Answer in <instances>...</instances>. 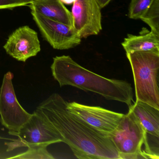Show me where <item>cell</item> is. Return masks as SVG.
I'll return each instance as SVG.
<instances>
[{
  "label": "cell",
  "mask_w": 159,
  "mask_h": 159,
  "mask_svg": "<svg viewBox=\"0 0 159 159\" xmlns=\"http://www.w3.org/2000/svg\"><path fill=\"white\" fill-rule=\"evenodd\" d=\"M71 13L73 28L81 39L98 35L102 30L101 9L97 0H76Z\"/></svg>",
  "instance_id": "ba28073f"
},
{
  "label": "cell",
  "mask_w": 159,
  "mask_h": 159,
  "mask_svg": "<svg viewBox=\"0 0 159 159\" xmlns=\"http://www.w3.org/2000/svg\"><path fill=\"white\" fill-rule=\"evenodd\" d=\"M108 135L119 152L120 159L147 158L142 150L146 133L133 112L128 111L117 127Z\"/></svg>",
  "instance_id": "277c9868"
},
{
  "label": "cell",
  "mask_w": 159,
  "mask_h": 159,
  "mask_svg": "<svg viewBox=\"0 0 159 159\" xmlns=\"http://www.w3.org/2000/svg\"><path fill=\"white\" fill-rule=\"evenodd\" d=\"M3 48L9 55L23 62L36 56L41 51L38 33L28 26L20 27L15 30Z\"/></svg>",
  "instance_id": "30bf717a"
},
{
  "label": "cell",
  "mask_w": 159,
  "mask_h": 159,
  "mask_svg": "<svg viewBox=\"0 0 159 159\" xmlns=\"http://www.w3.org/2000/svg\"><path fill=\"white\" fill-rule=\"evenodd\" d=\"M16 136L17 137L16 139L5 142L7 152L22 147H48L51 144L62 142L60 137L49 128L34 112L29 120L21 127Z\"/></svg>",
  "instance_id": "8992f818"
},
{
  "label": "cell",
  "mask_w": 159,
  "mask_h": 159,
  "mask_svg": "<svg viewBox=\"0 0 159 159\" xmlns=\"http://www.w3.org/2000/svg\"><path fill=\"white\" fill-rule=\"evenodd\" d=\"M139 19L150 27L151 31L159 35V0H153Z\"/></svg>",
  "instance_id": "5bb4252c"
},
{
  "label": "cell",
  "mask_w": 159,
  "mask_h": 159,
  "mask_svg": "<svg viewBox=\"0 0 159 159\" xmlns=\"http://www.w3.org/2000/svg\"><path fill=\"white\" fill-rule=\"evenodd\" d=\"M153 0H131L128 9V17L132 19H140Z\"/></svg>",
  "instance_id": "2e32d148"
},
{
  "label": "cell",
  "mask_w": 159,
  "mask_h": 159,
  "mask_svg": "<svg viewBox=\"0 0 159 159\" xmlns=\"http://www.w3.org/2000/svg\"><path fill=\"white\" fill-rule=\"evenodd\" d=\"M64 4H71L74 3L76 0H60Z\"/></svg>",
  "instance_id": "d6986e66"
},
{
  "label": "cell",
  "mask_w": 159,
  "mask_h": 159,
  "mask_svg": "<svg viewBox=\"0 0 159 159\" xmlns=\"http://www.w3.org/2000/svg\"><path fill=\"white\" fill-rule=\"evenodd\" d=\"M24 2H27L29 4L32 3V2H34L36 1L37 0H20Z\"/></svg>",
  "instance_id": "ffe728a7"
},
{
  "label": "cell",
  "mask_w": 159,
  "mask_h": 159,
  "mask_svg": "<svg viewBox=\"0 0 159 159\" xmlns=\"http://www.w3.org/2000/svg\"><path fill=\"white\" fill-rule=\"evenodd\" d=\"M129 111L136 117L147 134L159 137V110L136 100Z\"/></svg>",
  "instance_id": "7c38bea8"
},
{
  "label": "cell",
  "mask_w": 159,
  "mask_h": 159,
  "mask_svg": "<svg viewBox=\"0 0 159 159\" xmlns=\"http://www.w3.org/2000/svg\"><path fill=\"white\" fill-rule=\"evenodd\" d=\"M66 102L55 93L34 112L68 145L78 159H120L108 134L98 131L68 110Z\"/></svg>",
  "instance_id": "6da1fadb"
},
{
  "label": "cell",
  "mask_w": 159,
  "mask_h": 159,
  "mask_svg": "<svg viewBox=\"0 0 159 159\" xmlns=\"http://www.w3.org/2000/svg\"><path fill=\"white\" fill-rule=\"evenodd\" d=\"M68 110L103 133L110 134L117 127L124 114L104 108L66 102Z\"/></svg>",
  "instance_id": "9c48e42d"
},
{
  "label": "cell",
  "mask_w": 159,
  "mask_h": 159,
  "mask_svg": "<svg viewBox=\"0 0 159 159\" xmlns=\"http://www.w3.org/2000/svg\"><path fill=\"white\" fill-rule=\"evenodd\" d=\"M31 11L38 12L52 20L73 26V18L60 0H37L29 5Z\"/></svg>",
  "instance_id": "8fae6325"
},
{
  "label": "cell",
  "mask_w": 159,
  "mask_h": 159,
  "mask_svg": "<svg viewBox=\"0 0 159 159\" xmlns=\"http://www.w3.org/2000/svg\"><path fill=\"white\" fill-rule=\"evenodd\" d=\"M111 0H97L100 9H103L108 5Z\"/></svg>",
  "instance_id": "ac0fdd59"
},
{
  "label": "cell",
  "mask_w": 159,
  "mask_h": 159,
  "mask_svg": "<svg viewBox=\"0 0 159 159\" xmlns=\"http://www.w3.org/2000/svg\"><path fill=\"white\" fill-rule=\"evenodd\" d=\"M45 146H33L28 148L26 151L19 153L9 159H52L54 156L47 150Z\"/></svg>",
  "instance_id": "9a60e30c"
},
{
  "label": "cell",
  "mask_w": 159,
  "mask_h": 159,
  "mask_svg": "<svg viewBox=\"0 0 159 159\" xmlns=\"http://www.w3.org/2000/svg\"><path fill=\"white\" fill-rule=\"evenodd\" d=\"M126 54L134 76L136 100L159 110V51Z\"/></svg>",
  "instance_id": "3957f363"
},
{
  "label": "cell",
  "mask_w": 159,
  "mask_h": 159,
  "mask_svg": "<svg viewBox=\"0 0 159 159\" xmlns=\"http://www.w3.org/2000/svg\"><path fill=\"white\" fill-rule=\"evenodd\" d=\"M52 75L60 87L69 85L93 92L109 100L133 106V88L126 81L102 77L83 67L69 56L54 57L51 66Z\"/></svg>",
  "instance_id": "7a4b0ae2"
},
{
  "label": "cell",
  "mask_w": 159,
  "mask_h": 159,
  "mask_svg": "<svg viewBox=\"0 0 159 159\" xmlns=\"http://www.w3.org/2000/svg\"><path fill=\"white\" fill-rule=\"evenodd\" d=\"M33 20L44 39L54 49L68 50L79 45L81 38L73 26L52 20L31 11Z\"/></svg>",
  "instance_id": "52a82bcc"
},
{
  "label": "cell",
  "mask_w": 159,
  "mask_h": 159,
  "mask_svg": "<svg viewBox=\"0 0 159 159\" xmlns=\"http://www.w3.org/2000/svg\"><path fill=\"white\" fill-rule=\"evenodd\" d=\"M13 74L4 75L0 88V122L11 135L16 136L32 114L28 112L17 100L12 83Z\"/></svg>",
  "instance_id": "5b68a950"
},
{
  "label": "cell",
  "mask_w": 159,
  "mask_h": 159,
  "mask_svg": "<svg viewBox=\"0 0 159 159\" xmlns=\"http://www.w3.org/2000/svg\"><path fill=\"white\" fill-rule=\"evenodd\" d=\"M1 138V137H0V139Z\"/></svg>",
  "instance_id": "44dd1931"
},
{
  "label": "cell",
  "mask_w": 159,
  "mask_h": 159,
  "mask_svg": "<svg viewBox=\"0 0 159 159\" xmlns=\"http://www.w3.org/2000/svg\"><path fill=\"white\" fill-rule=\"evenodd\" d=\"M27 2L20 0H0V10L13 9L20 6H29Z\"/></svg>",
  "instance_id": "e0dca14e"
},
{
  "label": "cell",
  "mask_w": 159,
  "mask_h": 159,
  "mask_svg": "<svg viewBox=\"0 0 159 159\" xmlns=\"http://www.w3.org/2000/svg\"><path fill=\"white\" fill-rule=\"evenodd\" d=\"M121 44L126 53L141 51H159V35L152 31L139 36L128 34Z\"/></svg>",
  "instance_id": "4fadbf2b"
}]
</instances>
